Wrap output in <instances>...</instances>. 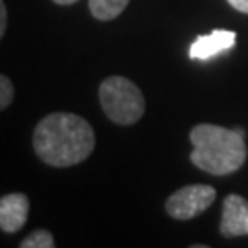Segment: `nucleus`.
<instances>
[{
  "instance_id": "obj_9",
  "label": "nucleus",
  "mask_w": 248,
  "mask_h": 248,
  "mask_svg": "<svg viewBox=\"0 0 248 248\" xmlns=\"http://www.w3.org/2000/svg\"><path fill=\"white\" fill-rule=\"evenodd\" d=\"M20 247L22 248H53L55 243H53L52 233L48 230H35V232H31L28 237L22 239Z\"/></svg>"
},
{
  "instance_id": "obj_3",
  "label": "nucleus",
  "mask_w": 248,
  "mask_h": 248,
  "mask_svg": "<svg viewBox=\"0 0 248 248\" xmlns=\"http://www.w3.org/2000/svg\"><path fill=\"white\" fill-rule=\"evenodd\" d=\"M99 101L105 114L118 125L136 124L145 112V99L140 89L122 76H110L101 83Z\"/></svg>"
},
{
  "instance_id": "obj_12",
  "label": "nucleus",
  "mask_w": 248,
  "mask_h": 248,
  "mask_svg": "<svg viewBox=\"0 0 248 248\" xmlns=\"http://www.w3.org/2000/svg\"><path fill=\"white\" fill-rule=\"evenodd\" d=\"M232 8H235L237 11H243V13H248V0H228Z\"/></svg>"
},
{
  "instance_id": "obj_2",
  "label": "nucleus",
  "mask_w": 248,
  "mask_h": 248,
  "mask_svg": "<svg viewBox=\"0 0 248 248\" xmlns=\"http://www.w3.org/2000/svg\"><path fill=\"white\" fill-rule=\"evenodd\" d=\"M243 129H224L219 125H197L189 133L193 143L191 162L199 169L217 177L230 175L243 168L247 160Z\"/></svg>"
},
{
  "instance_id": "obj_5",
  "label": "nucleus",
  "mask_w": 248,
  "mask_h": 248,
  "mask_svg": "<svg viewBox=\"0 0 248 248\" xmlns=\"http://www.w3.org/2000/svg\"><path fill=\"white\" fill-rule=\"evenodd\" d=\"M221 233L224 237L248 235V202L239 195H228L222 202Z\"/></svg>"
},
{
  "instance_id": "obj_8",
  "label": "nucleus",
  "mask_w": 248,
  "mask_h": 248,
  "mask_svg": "<svg viewBox=\"0 0 248 248\" xmlns=\"http://www.w3.org/2000/svg\"><path fill=\"white\" fill-rule=\"evenodd\" d=\"M127 4L129 0H89L90 13L98 20H112L127 8Z\"/></svg>"
},
{
  "instance_id": "obj_10",
  "label": "nucleus",
  "mask_w": 248,
  "mask_h": 248,
  "mask_svg": "<svg viewBox=\"0 0 248 248\" xmlns=\"http://www.w3.org/2000/svg\"><path fill=\"white\" fill-rule=\"evenodd\" d=\"M13 83L6 76H0V108H8V105L13 101Z\"/></svg>"
},
{
  "instance_id": "obj_7",
  "label": "nucleus",
  "mask_w": 248,
  "mask_h": 248,
  "mask_svg": "<svg viewBox=\"0 0 248 248\" xmlns=\"http://www.w3.org/2000/svg\"><path fill=\"white\" fill-rule=\"evenodd\" d=\"M235 45V33L228 30H215L210 35H202L195 39V43L189 46V57L206 61L219 53L230 50Z\"/></svg>"
},
{
  "instance_id": "obj_13",
  "label": "nucleus",
  "mask_w": 248,
  "mask_h": 248,
  "mask_svg": "<svg viewBox=\"0 0 248 248\" xmlns=\"http://www.w3.org/2000/svg\"><path fill=\"white\" fill-rule=\"evenodd\" d=\"M55 4H61V6H68V4H74V2H78V0H53Z\"/></svg>"
},
{
  "instance_id": "obj_6",
  "label": "nucleus",
  "mask_w": 248,
  "mask_h": 248,
  "mask_svg": "<svg viewBox=\"0 0 248 248\" xmlns=\"http://www.w3.org/2000/svg\"><path fill=\"white\" fill-rule=\"evenodd\" d=\"M30 201L24 193H11L0 199V228L8 233L18 232L28 221Z\"/></svg>"
},
{
  "instance_id": "obj_1",
  "label": "nucleus",
  "mask_w": 248,
  "mask_h": 248,
  "mask_svg": "<svg viewBox=\"0 0 248 248\" xmlns=\"http://www.w3.org/2000/svg\"><path fill=\"white\" fill-rule=\"evenodd\" d=\"M96 136L90 124L78 114L53 112L43 118L33 133L37 156L53 168H70L90 156Z\"/></svg>"
},
{
  "instance_id": "obj_11",
  "label": "nucleus",
  "mask_w": 248,
  "mask_h": 248,
  "mask_svg": "<svg viewBox=\"0 0 248 248\" xmlns=\"http://www.w3.org/2000/svg\"><path fill=\"white\" fill-rule=\"evenodd\" d=\"M6 24H8L6 4H4V0H0V37H4V33H6Z\"/></svg>"
},
{
  "instance_id": "obj_4",
  "label": "nucleus",
  "mask_w": 248,
  "mask_h": 248,
  "mask_svg": "<svg viewBox=\"0 0 248 248\" xmlns=\"http://www.w3.org/2000/svg\"><path fill=\"white\" fill-rule=\"evenodd\" d=\"M215 189L206 184H193L175 191L166 202V210L173 219L187 221L206 212L215 201Z\"/></svg>"
}]
</instances>
